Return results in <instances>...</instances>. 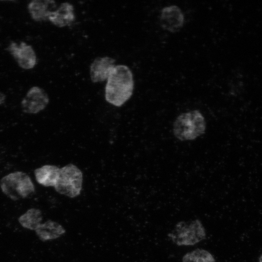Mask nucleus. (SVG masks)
Instances as JSON below:
<instances>
[{
	"label": "nucleus",
	"mask_w": 262,
	"mask_h": 262,
	"mask_svg": "<svg viewBox=\"0 0 262 262\" xmlns=\"http://www.w3.org/2000/svg\"><path fill=\"white\" fill-rule=\"evenodd\" d=\"M133 88V75L130 68L126 65L115 66L107 79L105 99L109 103L120 107L131 98Z\"/></svg>",
	"instance_id": "nucleus-1"
},
{
	"label": "nucleus",
	"mask_w": 262,
	"mask_h": 262,
	"mask_svg": "<svg viewBox=\"0 0 262 262\" xmlns=\"http://www.w3.org/2000/svg\"><path fill=\"white\" fill-rule=\"evenodd\" d=\"M82 177L81 170L72 164L62 168L55 166L52 186L62 195L74 197L81 193Z\"/></svg>",
	"instance_id": "nucleus-2"
},
{
	"label": "nucleus",
	"mask_w": 262,
	"mask_h": 262,
	"mask_svg": "<svg viewBox=\"0 0 262 262\" xmlns=\"http://www.w3.org/2000/svg\"><path fill=\"white\" fill-rule=\"evenodd\" d=\"M206 127V121L202 114L198 110H193L177 117L173 131L175 136L180 141L192 140L202 135Z\"/></svg>",
	"instance_id": "nucleus-3"
},
{
	"label": "nucleus",
	"mask_w": 262,
	"mask_h": 262,
	"mask_svg": "<svg viewBox=\"0 0 262 262\" xmlns=\"http://www.w3.org/2000/svg\"><path fill=\"white\" fill-rule=\"evenodd\" d=\"M0 186L3 193L14 200L25 198L35 191L30 177L21 171L13 172L3 177Z\"/></svg>",
	"instance_id": "nucleus-4"
},
{
	"label": "nucleus",
	"mask_w": 262,
	"mask_h": 262,
	"mask_svg": "<svg viewBox=\"0 0 262 262\" xmlns=\"http://www.w3.org/2000/svg\"><path fill=\"white\" fill-rule=\"evenodd\" d=\"M168 236L178 246H191L205 239L206 232L201 222L196 219L178 223Z\"/></svg>",
	"instance_id": "nucleus-5"
},
{
	"label": "nucleus",
	"mask_w": 262,
	"mask_h": 262,
	"mask_svg": "<svg viewBox=\"0 0 262 262\" xmlns=\"http://www.w3.org/2000/svg\"><path fill=\"white\" fill-rule=\"evenodd\" d=\"M49 102L47 93L38 86H33L27 92L21 103L23 111L27 114H37L44 110Z\"/></svg>",
	"instance_id": "nucleus-6"
},
{
	"label": "nucleus",
	"mask_w": 262,
	"mask_h": 262,
	"mask_svg": "<svg viewBox=\"0 0 262 262\" xmlns=\"http://www.w3.org/2000/svg\"><path fill=\"white\" fill-rule=\"evenodd\" d=\"M7 49L22 68L30 69L35 66V53L32 47L25 42H21L18 45L16 42H11Z\"/></svg>",
	"instance_id": "nucleus-7"
},
{
	"label": "nucleus",
	"mask_w": 262,
	"mask_h": 262,
	"mask_svg": "<svg viewBox=\"0 0 262 262\" xmlns=\"http://www.w3.org/2000/svg\"><path fill=\"white\" fill-rule=\"evenodd\" d=\"M184 21L183 14L176 5L165 6L161 11L160 25L166 31L171 33L178 32L182 27Z\"/></svg>",
	"instance_id": "nucleus-8"
},
{
	"label": "nucleus",
	"mask_w": 262,
	"mask_h": 262,
	"mask_svg": "<svg viewBox=\"0 0 262 262\" xmlns=\"http://www.w3.org/2000/svg\"><path fill=\"white\" fill-rule=\"evenodd\" d=\"M115 62L114 59L108 56L96 58L90 66L91 81L93 82H98L107 80L115 66Z\"/></svg>",
	"instance_id": "nucleus-9"
},
{
	"label": "nucleus",
	"mask_w": 262,
	"mask_h": 262,
	"mask_svg": "<svg viewBox=\"0 0 262 262\" xmlns=\"http://www.w3.org/2000/svg\"><path fill=\"white\" fill-rule=\"evenodd\" d=\"M56 4L52 0H33L28 5L32 18L36 21L48 20L51 12L56 9Z\"/></svg>",
	"instance_id": "nucleus-10"
},
{
	"label": "nucleus",
	"mask_w": 262,
	"mask_h": 262,
	"mask_svg": "<svg viewBox=\"0 0 262 262\" xmlns=\"http://www.w3.org/2000/svg\"><path fill=\"white\" fill-rule=\"evenodd\" d=\"M74 19V7L67 2L61 3L52 11L48 18L52 24L59 27L69 25Z\"/></svg>",
	"instance_id": "nucleus-11"
},
{
	"label": "nucleus",
	"mask_w": 262,
	"mask_h": 262,
	"mask_svg": "<svg viewBox=\"0 0 262 262\" xmlns=\"http://www.w3.org/2000/svg\"><path fill=\"white\" fill-rule=\"evenodd\" d=\"M35 231L39 238L45 241L59 237L65 233L66 230L59 223L49 220L41 224Z\"/></svg>",
	"instance_id": "nucleus-12"
},
{
	"label": "nucleus",
	"mask_w": 262,
	"mask_h": 262,
	"mask_svg": "<svg viewBox=\"0 0 262 262\" xmlns=\"http://www.w3.org/2000/svg\"><path fill=\"white\" fill-rule=\"evenodd\" d=\"M42 213L39 209L32 208L28 210L18 218V221L25 228L36 230L41 224Z\"/></svg>",
	"instance_id": "nucleus-13"
},
{
	"label": "nucleus",
	"mask_w": 262,
	"mask_h": 262,
	"mask_svg": "<svg viewBox=\"0 0 262 262\" xmlns=\"http://www.w3.org/2000/svg\"><path fill=\"white\" fill-rule=\"evenodd\" d=\"M182 262H215L213 256L208 251L197 249L186 253Z\"/></svg>",
	"instance_id": "nucleus-14"
},
{
	"label": "nucleus",
	"mask_w": 262,
	"mask_h": 262,
	"mask_svg": "<svg viewBox=\"0 0 262 262\" xmlns=\"http://www.w3.org/2000/svg\"><path fill=\"white\" fill-rule=\"evenodd\" d=\"M259 262H262V255L260 258Z\"/></svg>",
	"instance_id": "nucleus-15"
}]
</instances>
